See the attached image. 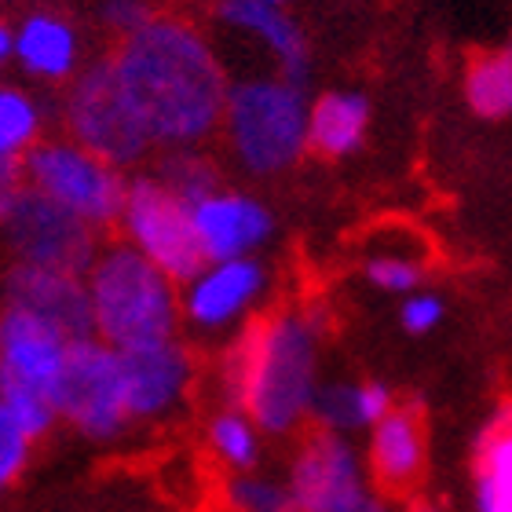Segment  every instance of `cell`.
Returning <instances> with one entry per match:
<instances>
[{
    "label": "cell",
    "mask_w": 512,
    "mask_h": 512,
    "mask_svg": "<svg viewBox=\"0 0 512 512\" xmlns=\"http://www.w3.org/2000/svg\"><path fill=\"white\" fill-rule=\"evenodd\" d=\"M114 235L132 249H139L147 260H154L176 282H187L205 264V253L198 246V235H194L191 205L183 202L150 165L128 172L125 205H121Z\"/></svg>",
    "instance_id": "cell-8"
},
{
    "label": "cell",
    "mask_w": 512,
    "mask_h": 512,
    "mask_svg": "<svg viewBox=\"0 0 512 512\" xmlns=\"http://www.w3.org/2000/svg\"><path fill=\"white\" fill-rule=\"evenodd\" d=\"M19 187H22V161L0 158V220H4V213H8V205L15 202Z\"/></svg>",
    "instance_id": "cell-31"
},
{
    "label": "cell",
    "mask_w": 512,
    "mask_h": 512,
    "mask_svg": "<svg viewBox=\"0 0 512 512\" xmlns=\"http://www.w3.org/2000/svg\"><path fill=\"white\" fill-rule=\"evenodd\" d=\"M55 121L63 136L77 139L92 154L107 158L121 172H139L154 161V139L136 114L110 52L92 55L81 74L55 99Z\"/></svg>",
    "instance_id": "cell-5"
},
{
    "label": "cell",
    "mask_w": 512,
    "mask_h": 512,
    "mask_svg": "<svg viewBox=\"0 0 512 512\" xmlns=\"http://www.w3.org/2000/svg\"><path fill=\"white\" fill-rule=\"evenodd\" d=\"M333 315L322 300H286L224 341L213 381L220 403L242 406L267 439H297L311 425Z\"/></svg>",
    "instance_id": "cell-1"
},
{
    "label": "cell",
    "mask_w": 512,
    "mask_h": 512,
    "mask_svg": "<svg viewBox=\"0 0 512 512\" xmlns=\"http://www.w3.org/2000/svg\"><path fill=\"white\" fill-rule=\"evenodd\" d=\"M447 319V300L439 297L436 289H414L399 300V326L410 337H428L432 330H439Z\"/></svg>",
    "instance_id": "cell-29"
},
{
    "label": "cell",
    "mask_w": 512,
    "mask_h": 512,
    "mask_svg": "<svg viewBox=\"0 0 512 512\" xmlns=\"http://www.w3.org/2000/svg\"><path fill=\"white\" fill-rule=\"evenodd\" d=\"M22 183L44 194L48 202L77 216L81 224L110 238L118 231V216L125 205L128 172L92 154L70 136H44L22 158Z\"/></svg>",
    "instance_id": "cell-6"
},
{
    "label": "cell",
    "mask_w": 512,
    "mask_h": 512,
    "mask_svg": "<svg viewBox=\"0 0 512 512\" xmlns=\"http://www.w3.org/2000/svg\"><path fill=\"white\" fill-rule=\"evenodd\" d=\"M114 70L154 150L209 147L227 107V66L191 19L154 15L143 30L110 48Z\"/></svg>",
    "instance_id": "cell-2"
},
{
    "label": "cell",
    "mask_w": 512,
    "mask_h": 512,
    "mask_svg": "<svg viewBox=\"0 0 512 512\" xmlns=\"http://www.w3.org/2000/svg\"><path fill=\"white\" fill-rule=\"evenodd\" d=\"M363 458L374 491L388 494L395 502H410L428 472V428L421 406L395 403L366 432Z\"/></svg>",
    "instance_id": "cell-15"
},
{
    "label": "cell",
    "mask_w": 512,
    "mask_h": 512,
    "mask_svg": "<svg viewBox=\"0 0 512 512\" xmlns=\"http://www.w3.org/2000/svg\"><path fill=\"white\" fill-rule=\"evenodd\" d=\"M271 293L275 271L264 256L205 260L180 282L183 333H191L194 341H231L256 315H264Z\"/></svg>",
    "instance_id": "cell-7"
},
{
    "label": "cell",
    "mask_w": 512,
    "mask_h": 512,
    "mask_svg": "<svg viewBox=\"0 0 512 512\" xmlns=\"http://www.w3.org/2000/svg\"><path fill=\"white\" fill-rule=\"evenodd\" d=\"M216 498L224 512H297L289 480L267 469L227 472L220 476Z\"/></svg>",
    "instance_id": "cell-26"
},
{
    "label": "cell",
    "mask_w": 512,
    "mask_h": 512,
    "mask_svg": "<svg viewBox=\"0 0 512 512\" xmlns=\"http://www.w3.org/2000/svg\"><path fill=\"white\" fill-rule=\"evenodd\" d=\"M202 366L187 337H165L121 352V392L132 428H161L180 417L198 392Z\"/></svg>",
    "instance_id": "cell-11"
},
{
    "label": "cell",
    "mask_w": 512,
    "mask_h": 512,
    "mask_svg": "<svg viewBox=\"0 0 512 512\" xmlns=\"http://www.w3.org/2000/svg\"><path fill=\"white\" fill-rule=\"evenodd\" d=\"M0 286H4V304H19V308L41 315L52 326H59L70 341L92 337V308H88L85 275L11 260Z\"/></svg>",
    "instance_id": "cell-17"
},
{
    "label": "cell",
    "mask_w": 512,
    "mask_h": 512,
    "mask_svg": "<svg viewBox=\"0 0 512 512\" xmlns=\"http://www.w3.org/2000/svg\"><path fill=\"white\" fill-rule=\"evenodd\" d=\"M33 447L37 439L22 428V421L0 403V498L22 480V472L30 469Z\"/></svg>",
    "instance_id": "cell-28"
},
{
    "label": "cell",
    "mask_w": 512,
    "mask_h": 512,
    "mask_svg": "<svg viewBox=\"0 0 512 512\" xmlns=\"http://www.w3.org/2000/svg\"><path fill=\"white\" fill-rule=\"evenodd\" d=\"M194 235L205 260H231V256H260L278 235V220L260 194L220 183L202 202L191 205Z\"/></svg>",
    "instance_id": "cell-14"
},
{
    "label": "cell",
    "mask_w": 512,
    "mask_h": 512,
    "mask_svg": "<svg viewBox=\"0 0 512 512\" xmlns=\"http://www.w3.org/2000/svg\"><path fill=\"white\" fill-rule=\"evenodd\" d=\"M4 8H19V4H33V0H0Z\"/></svg>",
    "instance_id": "cell-35"
},
{
    "label": "cell",
    "mask_w": 512,
    "mask_h": 512,
    "mask_svg": "<svg viewBox=\"0 0 512 512\" xmlns=\"http://www.w3.org/2000/svg\"><path fill=\"white\" fill-rule=\"evenodd\" d=\"M216 19L227 30L242 33L256 48H264L267 59L275 63V74L289 77L293 85L308 88L311 81V48L297 19L278 4L264 0H220L216 4Z\"/></svg>",
    "instance_id": "cell-18"
},
{
    "label": "cell",
    "mask_w": 512,
    "mask_h": 512,
    "mask_svg": "<svg viewBox=\"0 0 512 512\" xmlns=\"http://www.w3.org/2000/svg\"><path fill=\"white\" fill-rule=\"evenodd\" d=\"M308 88L282 74H249L231 81L220 121L227 161L249 180L286 176L308 154Z\"/></svg>",
    "instance_id": "cell-4"
},
{
    "label": "cell",
    "mask_w": 512,
    "mask_h": 512,
    "mask_svg": "<svg viewBox=\"0 0 512 512\" xmlns=\"http://www.w3.org/2000/svg\"><path fill=\"white\" fill-rule=\"evenodd\" d=\"M406 512H447L439 502H428V498H410L406 502Z\"/></svg>",
    "instance_id": "cell-34"
},
{
    "label": "cell",
    "mask_w": 512,
    "mask_h": 512,
    "mask_svg": "<svg viewBox=\"0 0 512 512\" xmlns=\"http://www.w3.org/2000/svg\"><path fill=\"white\" fill-rule=\"evenodd\" d=\"M370 118V99L355 88H333L315 96L308 107V154L326 161L352 158L370 136Z\"/></svg>",
    "instance_id": "cell-19"
},
{
    "label": "cell",
    "mask_w": 512,
    "mask_h": 512,
    "mask_svg": "<svg viewBox=\"0 0 512 512\" xmlns=\"http://www.w3.org/2000/svg\"><path fill=\"white\" fill-rule=\"evenodd\" d=\"M59 425L92 447H118L132 436L125 392H121V352L99 337L70 344L66 374L59 384Z\"/></svg>",
    "instance_id": "cell-9"
},
{
    "label": "cell",
    "mask_w": 512,
    "mask_h": 512,
    "mask_svg": "<svg viewBox=\"0 0 512 512\" xmlns=\"http://www.w3.org/2000/svg\"><path fill=\"white\" fill-rule=\"evenodd\" d=\"M11 26H15L11 63L37 88H66L92 59L81 26L59 8H30Z\"/></svg>",
    "instance_id": "cell-16"
},
{
    "label": "cell",
    "mask_w": 512,
    "mask_h": 512,
    "mask_svg": "<svg viewBox=\"0 0 512 512\" xmlns=\"http://www.w3.org/2000/svg\"><path fill=\"white\" fill-rule=\"evenodd\" d=\"M202 443H205V454L213 458V465L224 476L227 472L264 469V458H267L264 428L256 425L253 417L235 403H216L205 414Z\"/></svg>",
    "instance_id": "cell-22"
},
{
    "label": "cell",
    "mask_w": 512,
    "mask_h": 512,
    "mask_svg": "<svg viewBox=\"0 0 512 512\" xmlns=\"http://www.w3.org/2000/svg\"><path fill=\"white\" fill-rule=\"evenodd\" d=\"M15 59V26L8 19H0V70Z\"/></svg>",
    "instance_id": "cell-33"
},
{
    "label": "cell",
    "mask_w": 512,
    "mask_h": 512,
    "mask_svg": "<svg viewBox=\"0 0 512 512\" xmlns=\"http://www.w3.org/2000/svg\"><path fill=\"white\" fill-rule=\"evenodd\" d=\"M289 491L297 512H355L374 494L363 447L352 436L304 428L286 458Z\"/></svg>",
    "instance_id": "cell-10"
},
{
    "label": "cell",
    "mask_w": 512,
    "mask_h": 512,
    "mask_svg": "<svg viewBox=\"0 0 512 512\" xmlns=\"http://www.w3.org/2000/svg\"><path fill=\"white\" fill-rule=\"evenodd\" d=\"M472 512H512V403L480 428L472 454Z\"/></svg>",
    "instance_id": "cell-21"
},
{
    "label": "cell",
    "mask_w": 512,
    "mask_h": 512,
    "mask_svg": "<svg viewBox=\"0 0 512 512\" xmlns=\"http://www.w3.org/2000/svg\"><path fill=\"white\" fill-rule=\"evenodd\" d=\"M0 242L11 260L85 275L103 246V235L22 183L0 220Z\"/></svg>",
    "instance_id": "cell-12"
},
{
    "label": "cell",
    "mask_w": 512,
    "mask_h": 512,
    "mask_svg": "<svg viewBox=\"0 0 512 512\" xmlns=\"http://www.w3.org/2000/svg\"><path fill=\"white\" fill-rule=\"evenodd\" d=\"M55 118V103L37 88L19 81H0V158L22 161L44 136Z\"/></svg>",
    "instance_id": "cell-23"
},
{
    "label": "cell",
    "mask_w": 512,
    "mask_h": 512,
    "mask_svg": "<svg viewBox=\"0 0 512 512\" xmlns=\"http://www.w3.org/2000/svg\"><path fill=\"white\" fill-rule=\"evenodd\" d=\"M264 4H278V8H286L289 0H264Z\"/></svg>",
    "instance_id": "cell-36"
},
{
    "label": "cell",
    "mask_w": 512,
    "mask_h": 512,
    "mask_svg": "<svg viewBox=\"0 0 512 512\" xmlns=\"http://www.w3.org/2000/svg\"><path fill=\"white\" fill-rule=\"evenodd\" d=\"M150 169L158 172L161 180L169 183L172 191L180 194L183 202L194 205L202 202L205 194L216 191L224 183L220 161L209 154V147H176V150H158Z\"/></svg>",
    "instance_id": "cell-27"
},
{
    "label": "cell",
    "mask_w": 512,
    "mask_h": 512,
    "mask_svg": "<svg viewBox=\"0 0 512 512\" xmlns=\"http://www.w3.org/2000/svg\"><path fill=\"white\" fill-rule=\"evenodd\" d=\"M465 103L483 121H509L512 118V37L491 52H480L465 66L461 81Z\"/></svg>",
    "instance_id": "cell-24"
},
{
    "label": "cell",
    "mask_w": 512,
    "mask_h": 512,
    "mask_svg": "<svg viewBox=\"0 0 512 512\" xmlns=\"http://www.w3.org/2000/svg\"><path fill=\"white\" fill-rule=\"evenodd\" d=\"M395 403L399 399L384 381H322L311 406V428L366 436Z\"/></svg>",
    "instance_id": "cell-20"
},
{
    "label": "cell",
    "mask_w": 512,
    "mask_h": 512,
    "mask_svg": "<svg viewBox=\"0 0 512 512\" xmlns=\"http://www.w3.org/2000/svg\"><path fill=\"white\" fill-rule=\"evenodd\" d=\"M158 11L150 0H99L96 4V22L99 30L114 37V41H125L128 33L143 30Z\"/></svg>",
    "instance_id": "cell-30"
},
{
    "label": "cell",
    "mask_w": 512,
    "mask_h": 512,
    "mask_svg": "<svg viewBox=\"0 0 512 512\" xmlns=\"http://www.w3.org/2000/svg\"><path fill=\"white\" fill-rule=\"evenodd\" d=\"M355 512H406V505L403 502H395V498H388V494H381V491H374L370 498H366L363 505Z\"/></svg>",
    "instance_id": "cell-32"
},
{
    "label": "cell",
    "mask_w": 512,
    "mask_h": 512,
    "mask_svg": "<svg viewBox=\"0 0 512 512\" xmlns=\"http://www.w3.org/2000/svg\"><path fill=\"white\" fill-rule=\"evenodd\" d=\"M92 337L128 352L139 344L180 337V282L121 238H103L85 271Z\"/></svg>",
    "instance_id": "cell-3"
},
{
    "label": "cell",
    "mask_w": 512,
    "mask_h": 512,
    "mask_svg": "<svg viewBox=\"0 0 512 512\" xmlns=\"http://www.w3.org/2000/svg\"><path fill=\"white\" fill-rule=\"evenodd\" d=\"M70 344L48 319L0 300V392H33L55 403Z\"/></svg>",
    "instance_id": "cell-13"
},
{
    "label": "cell",
    "mask_w": 512,
    "mask_h": 512,
    "mask_svg": "<svg viewBox=\"0 0 512 512\" xmlns=\"http://www.w3.org/2000/svg\"><path fill=\"white\" fill-rule=\"evenodd\" d=\"M363 278L377 293L403 300L428 282V256L425 249H410L403 242H374L363 256Z\"/></svg>",
    "instance_id": "cell-25"
}]
</instances>
